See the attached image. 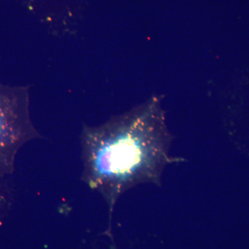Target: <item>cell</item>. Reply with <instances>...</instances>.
<instances>
[{"label": "cell", "mask_w": 249, "mask_h": 249, "mask_svg": "<svg viewBox=\"0 0 249 249\" xmlns=\"http://www.w3.org/2000/svg\"><path fill=\"white\" fill-rule=\"evenodd\" d=\"M81 142L83 180L104 197L110 213L124 192L142 183L160 184L165 167L181 161L170 155L171 137L157 99L85 127Z\"/></svg>", "instance_id": "6da1fadb"}, {"label": "cell", "mask_w": 249, "mask_h": 249, "mask_svg": "<svg viewBox=\"0 0 249 249\" xmlns=\"http://www.w3.org/2000/svg\"><path fill=\"white\" fill-rule=\"evenodd\" d=\"M38 136L31 119L29 89L0 83V175L14 171L18 151Z\"/></svg>", "instance_id": "7a4b0ae2"}]
</instances>
